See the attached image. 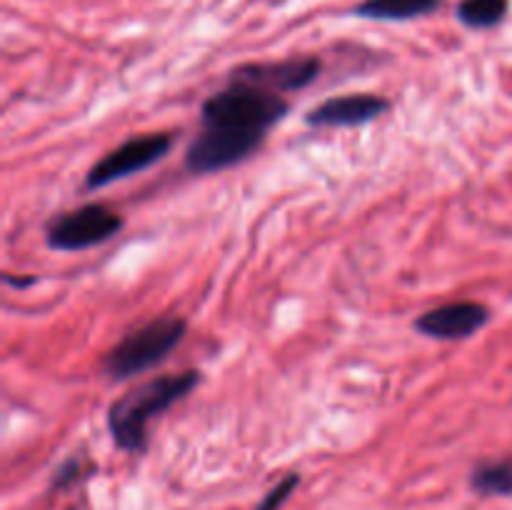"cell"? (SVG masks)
<instances>
[{
  "label": "cell",
  "mask_w": 512,
  "mask_h": 510,
  "mask_svg": "<svg viewBox=\"0 0 512 510\" xmlns=\"http://www.w3.org/2000/svg\"><path fill=\"white\" fill-rule=\"evenodd\" d=\"M288 108L283 93L230 73L228 85L200 108V133L185 153V168L208 175L240 163L260 148Z\"/></svg>",
  "instance_id": "6da1fadb"
},
{
  "label": "cell",
  "mask_w": 512,
  "mask_h": 510,
  "mask_svg": "<svg viewBox=\"0 0 512 510\" xmlns=\"http://www.w3.org/2000/svg\"><path fill=\"white\" fill-rule=\"evenodd\" d=\"M198 380L200 375L195 370L160 375L115 400L108 413V428L115 445L125 453H143L148 445L150 423L173 408L180 398H185L198 385Z\"/></svg>",
  "instance_id": "7a4b0ae2"
},
{
  "label": "cell",
  "mask_w": 512,
  "mask_h": 510,
  "mask_svg": "<svg viewBox=\"0 0 512 510\" xmlns=\"http://www.w3.org/2000/svg\"><path fill=\"white\" fill-rule=\"evenodd\" d=\"M188 323L180 315H165V318L150 320L143 328L125 335L105 358V373L113 380L133 378L155 368L160 360L168 358L175 345L183 340Z\"/></svg>",
  "instance_id": "3957f363"
},
{
  "label": "cell",
  "mask_w": 512,
  "mask_h": 510,
  "mask_svg": "<svg viewBox=\"0 0 512 510\" xmlns=\"http://www.w3.org/2000/svg\"><path fill=\"white\" fill-rule=\"evenodd\" d=\"M123 228V218L108 205L90 203L80 208L68 210L63 215H55L48 223V245L65 253L93 248L105 243Z\"/></svg>",
  "instance_id": "277c9868"
},
{
  "label": "cell",
  "mask_w": 512,
  "mask_h": 510,
  "mask_svg": "<svg viewBox=\"0 0 512 510\" xmlns=\"http://www.w3.org/2000/svg\"><path fill=\"white\" fill-rule=\"evenodd\" d=\"M173 148V138L168 133H148V135H135V138L125 140L123 145L110 150L105 158H100L93 168L88 170L85 178V188H105V185L123 180L128 175L138 173V170L150 168L158 163L168 150Z\"/></svg>",
  "instance_id": "5b68a950"
},
{
  "label": "cell",
  "mask_w": 512,
  "mask_h": 510,
  "mask_svg": "<svg viewBox=\"0 0 512 510\" xmlns=\"http://www.w3.org/2000/svg\"><path fill=\"white\" fill-rule=\"evenodd\" d=\"M388 110V100L373 93L335 95L308 110L305 123L313 128H353L380 118Z\"/></svg>",
  "instance_id": "8992f818"
},
{
  "label": "cell",
  "mask_w": 512,
  "mask_h": 510,
  "mask_svg": "<svg viewBox=\"0 0 512 510\" xmlns=\"http://www.w3.org/2000/svg\"><path fill=\"white\" fill-rule=\"evenodd\" d=\"M490 318V310L475 300H458V303L440 305L428 310L415 320V328L435 340H460L478 333Z\"/></svg>",
  "instance_id": "52a82bcc"
},
{
  "label": "cell",
  "mask_w": 512,
  "mask_h": 510,
  "mask_svg": "<svg viewBox=\"0 0 512 510\" xmlns=\"http://www.w3.org/2000/svg\"><path fill=\"white\" fill-rule=\"evenodd\" d=\"M235 75L253 83L265 85V88L275 90V93H293V90L305 88L313 83L320 73L318 58H290V60H275V63H248L233 70Z\"/></svg>",
  "instance_id": "ba28073f"
},
{
  "label": "cell",
  "mask_w": 512,
  "mask_h": 510,
  "mask_svg": "<svg viewBox=\"0 0 512 510\" xmlns=\"http://www.w3.org/2000/svg\"><path fill=\"white\" fill-rule=\"evenodd\" d=\"M440 0H363L353 13L370 20H413L435 13Z\"/></svg>",
  "instance_id": "9c48e42d"
},
{
  "label": "cell",
  "mask_w": 512,
  "mask_h": 510,
  "mask_svg": "<svg viewBox=\"0 0 512 510\" xmlns=\"http://www.w3.org/2000/svg\"><path fill=\"white\" fill-rule=\"evenodd\" d=\"M473 488L483 495H512V458L478 465L473 470Z\"/></svg>",
  "instance_id": "30bf717a"
},
{
  "label": "cell",
  "mask_w": 512,
  "mask_h": 510,
  "mask_svg": "<svg viewBox=\"0 0 512 510\" xmlns=\"http://www.w3.org/2000/svg\"><path fill=\"white\" fill-rule=\"evenodd\" d=\"M508 15V0H460L458 18L468 28H493Z\"/></svg>",
  "instance_id": "8fae6325"
},
{
  "label": "cell",
  "mask_w": 512,
  "mask_h": 510,
  "mask_svg": "<svg viewBox=\"0 0 512 510\" xmlns=\"http://www.w3.org/2000/svg\"><path fill=\"white\" fill-rule=\"evenodd\" d=\"M298 483H300L298 475H288V478H283L278 485H275L273 490H270L268 495H265L263 500H260L258 508H255V510H280V508H283L285 500L293 495V490L298 488Z\"/></svg>",
  "instance_id": "7c38bea8"
},
{
  "label": "cell",
  "mask_w": 512,
  "mask_h": 510,
  "mask_svg": "<svg viewBox=\"0 0 512 510\" xmlns=\"http://www.w3.org/2000/svg\"><path fill=\"white\" fill-rule=\"evenodd\" d=\"M78 473H80V465L75 463V460H70L68 465H63V468L58 470V478H55V485H68L70 480H73Z\"/></svg>",
  "instance_id": "4fadbf2b"
},
{
  "label": "cell",
  "mask_w": 512,
  "mask_h": 510,
  "mask_svg": "<svg viewBox=\"0 0 512 510\" xmlns=\"http://www.w3.org/2000/svg\"><path fill=\"white\" fill-rule=\"evenodd\" d=\"M5 283L15 285V288H25V285L35 283V278H13V275H5Z\"/></svg>",
  "instance_id": "5bb4252c"
}]
</instances>
